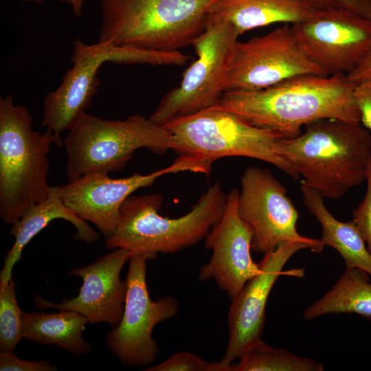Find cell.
Wrapping results in <instances>:
<instances>
[{
    "instance_id": "cell-25",
    "label": "cell",
    "mask_w": 371,
    "mask_h": 371,
    "mask_svg": "<svg viewBox=\"0 0 371 371\" xmlns=\"http://www.w3.org/2000/svg\"><path fill=\"white\" fill-rule=\"evenodd\" d=\"M146 371H232V364L226 366L221 361L207 362L189 352L174 354L164 361L150 366Z\"/></svg>"
},
{
    "instance_id": "cell-4",
    "label": "cell",
    "mask_w": 371,
    "mask_h": 371,
    "mask_svg": "<svg viewBox=\"0 0 371 371\" xmlns=\"http://www.w3.org/2000/svg\"><path fill=\"white\" fill-rule=\"evenodd\" d=\"M54 144L61 146L51 130L32 128L25 106L10 95L0 98V215L5 223L49 195L47 155Z\"/></svg>"
},
{
    "instance_id": "cell-2",
    "label": "cell",
    "mask_w": 371,
    "mask_h": 371,
    "mask_svg": "<svg viewBox=\"0 0 371 371\" xmlns=\"http://www.w3.org/2000/svg\"><path fill=\"white\" fill-rule=\"evenodd\" d=\"M300 135L282 138L276 153L295 170L302 184L324 199H336L366 179L371 137L361 123L320 119L307 124Z\"/></svg>"
},
{
    "instance_id": "cell-29",
    "label": "cell",
    "mask_w": 371,
    "mask_h": 371,
    "mask_svg": "<svg viewBox=\"0 0 371 371\" xmlns=\"http://www.w3.org/2000/svg\"><path fill=\"white\" fill-rule=\"evenodd\" d=\"M319 9H345L371 20V0H311Z\"/></svg>"
},
{
    "instance_id": "cell-16",
    "label": "cell",
    "mask_w": 371,
    "mask_h": 371,
    "mask_svg": "<svg viewBox=\"0 0 371 371\" xmlns=\"http://www.w3.org/2000/svg\"><path fill=\"white\" fill-rule=\"evenodd\" d=\"M238 194L233 189L227 194L223 214L205 237V247L212 254L199 276L201 281L214 280L231 300L260 270L251 256L252 232L238 213Z\"/></svg>"
},
{
    "instance_id": "cell-30",
    "label": "cell",
    "mask_w": 371,
    "mask_h": 371,
    "mask_svg": "<svg viewBox=\"0 0 371 371\" xmlns=\"http://www.w3.org/2000/svg\"><path fill=\"white\" fill-rule=\"evenodd\" d=\"M346 76L353 84L363 80H371V51L361 63Z\"/></svg>"
},
{
    "instance_id": "cell-1",
    "label": "cell",
    "mask_w": 371,
    "mask_h": 371,
    "mask_svg": "<svg viewBox=\"0 0 371 371\" xmlns=\"http://www.w3.org/2000/svg\"><path fill=\"white\" fill-rule=\"evenodd\" d=\"M354 86L344 74H308L263 89L225 91L216 106L284 138H293L305 125L320 119L361 123Z\"/></svg>"
},
{
    "instance_id": "cell-10",
    "label": "cell",
    "mask_w": 371,
    "mask_h": 371,
    "mask_svg": "<svg viewBox=\"0 0 371 371\" xmlns=\"http://www.w3.org/2000/svg\"><path fill=\"white\" fill-rule=\"evenodd\" d=\"M149 255L133 254L126 273V294L118 325L106 335L107 348L124 365L147 366L157 358L159 348L153 338L154 327L175 316L179 302L173 296L150 299L146 283Z\"/></svg>"
},
{
    "instance_id": "cell-22",
    "label": "cell",
    "mask_w": 371,
    "mask_h": 371,
    "mask_svg": "<svg viewBox=\"0 0 371 371\" xmlns=\"http://www.w3.org/2000/svg\"><path fill=\"white\" fill-rule=\"evenodd\" d=\"M370 275L359 268H348L333 286L303 312L306 320L327 314H357L371 319Z\"/></svg>"
},
{
    "instance_id": "cell-28",
    "label": "cell",
    "mask_w": 371,
    "mask_h": 371,
    "mask_svg": "<svg viewBox=\"0 0 371 371\" xmlns=\"http://www.w3.org/2000/svg\"><path fill=\"white\" fill-rule=\"evenodd\" d=\"M353 94L360 113L361 124L371 131V80L355 84Z\"/></svg>"
},
{
    "instance_id": "cell-12",
    "label": "cell",
    "mask_w": 371,
    "mask_h": 371,
    "mask_svg": "<svg viewBox=\"0 0 371 371\" xmlns=\"http://www.w3.org/2000/svg\"><path fill=\"white\" fill-rule=\"evenodd\" d=\"M186 171L208 175L211 168L203 162L179 156L168 167L149 174L112 179L108 173H92L52 188L68 207L94 224L106 238L117 226L123 203L135 191L150 186L165 175Z\"/></svg>"
},
{
    "instance_id": "cell-9",
    "label": "cell",
    "mask_w": 371,
    "mask_h": 371,
    "mask_svg": "<svg viewBox=\"0 0 371 371\" xmlns=\"http://www.w3.org/2000/svg\"><path fill=\"white\" fill-rule=\"evenodd\" d=\"M238 36L231 24L207 15L205 29L191 45L197 58L184 71L179 85L162 98L149 118L164 126L216 105L225 92Z\"/></svg>"
},
{
    "instance_id": "cell-15",
    "label": "cell",
    "mask_w": 371,
    "mask_h": 371,
    "mask_svg": "<svg viewBox=\"0 0 371 371\" xmlns=\"http://www.w3.org/2000/svg\"><path fill=\"white\" fill-rule=\"evenodd\" d=\"M309 249L312 245L299 241L280 243L274 250L264 254L259 262L260 272L247 281L232 299L227 317L228 341L221 361L231 366L255 343L264 331L266 305L278 278L285 273L283 268L297 251Z\"/></svg>"
},
{
    "instance_id": "cell-6",
    "label": "cell",
    "mask_w": 371,
    "mask_h": 371,
    "mask_svg": "<svg viewBox=\"0 0 371 371\" xmlns=\"http://www.w3.org/2000/svg\"><path fill=\"white\" fill-rule=\"evenodd\" d=\"M63 145L69 181L89 174L120 170L138 149L161 155L175 151L177 146L173 134L149 117L133 115L112 120L86 112L68 131Z\"/></svg>"
},
{
    "instance_id": "cell-31",
    "label": "cell",
    "mask_w": 371,
    "mask_h": 371,
    "mask_svg": "<svg viewBox=\"0 0 371 371\" xmlns=\"http://www.w3.org/2000/svg\"><path fill=\"white\" fill-rule=\"evenodd\" d=\"M68 3L72 9L74 14L80 17L82 13L83 4L85 0H60Z\"/></svg>"
},
{
    "instance_id": "cell-20",
    "label": "cell",
    "mask_w": 371,
    "mask_h": 371,
    "mask_svg": "<svg viewBox=\"0 0 371 371\" xmlns=\"http://www.w3.org/2000/svg\"><path fill=\"white\" fill-rule=\"evenodd\" d=\"M303 203L322 227L323 244L335 249L348 268H359L371 277V254L353 221L342 222L328 210L324 198L315 190L301 185Z\"/></svg>"
},
{
    "instance_id": "cell-14",
    "label": "cell",
    "mask_w": 371,
    "mask_h": 371,
    "mask_svg": "<svg viewBox=\"0 0 371 371\" xmlns=\"http://www.w3.org/2000/svg\"><path fill=\"white\" fill-rule=\"evenodd\" d=\"M314 74L323 75L299 46L291 25L235 46L225 91L263 89L290 78Z\"/></svg>"
},
{
    "instance_id": "cell-13",
    "label": "cell",
    "mask_w": 371,
    "mask_h": 371,
    "mask_svg": "<svg viewBox=\"0 0 371 371\" xmlns=\"http://www.w3.org/2000/svg\"><path fill=\"white\" fill-rule=\"evenodd\" d=\"M297 42L324 76L348 74L371 51V20L345 9H320L291 25Z\"/></svg>"
},
{
    "instance_id": "cell-21",
    "label": "cell",
    "mask_w": 371,
    "mask_h": 371,
    "mask_svg": "<svg viewBox=\"0 0 371 371\" xmlns=\"http://www.w3.org/2000/svg\"><path fill=\"white\" fill-rule=\"evenodd\" d=\"M23 337L29 341L52 344L78 356L85 355L91 350V344L83 339L82 334L89 322L75 311L23 312Z\"/></svg>"
},
{
    "instance_id": "cell-5",
    "label": "cell",
    "mask_w": 371,
    "mask_h": 371,
    "mask_svg": "<svg viewBox=\"0 0 371 371\" xmlns=\"http://www.w3.org/2000/svg\"><path fill=\"white\" fill-rule=\"evenodd\" d=\"M215 0H100L98 41L150 51L179 50L205 29Z\"/></svg>"
},
{
    "instance_id": "cell-18",
    "label": "cell",
    "mask_w": 371,
    "mask_h": 371,
    "mask_svg": "<svg viewBox=\"0 0 371 371\" xmlns=\"http://www.w3.org/2000/svg\"><path fill=\"white\" fill-rule=\"evenodd\" d=\"M319 10L311 0H215L207 15L229 23L241 35L273 23L294 25Z\"/></svg>"
},
{
    "instance_id": "cell-3",
    "label": "cell",
    "mask_w": 371,
    "mask_h": 371,
    "mask_svg": "<svg viewBox=\"0 0 371 371\" xmlns=\"http://www.w3.org/2000/svg\"><path fill=\"white\" fill-rule=\"evenodd\" d=\"M227 194L219 183L210 186L187 214L178 218L161 216L159 194L131 195L123 203L115 230L105 239L109 249L123 248L134 254L156 258L197 244L221 219Z\"/></svg>"
},
{
    "instance_id": "cell-11",
    "label": "cell",
    "mask_w": 371,
    "mask_h": 371,
    "mask_svg": "<svg viewBox=\"0 0 371 371\" xmlns=\"http://www.w3.org/2000/svg\"><path fill=\"white\" fill-rule=\"evenodd\" d=\"M240 185L237 210L252 232L254 251L265 254L286 241L309 243L316 254L323 251L325 245L320 239L297 232L298 211L286 188L269 170L250 166L243 173Z\"/></svg>"
},
{
    "instance_id": "cell-26",
    "label": "cell",
    "mask_w": 371,
    "mask_h": 371,
    "mask_svg": "<svg viewBox=\"0 0 371 371\" xmlns=\"http://www.w3.org/2000/svg\"><path fill=\"white\" fill-rule=\"evenodd\" d=\"M367 189L363 200L353 210V222L371 254V159L366 173Z\"/></svg>"
},
{
    "instance_id": "cell-8",
    "label": "cell",
    "mask_w": 371,
    "mask_h": 371,
    "mask_svg": "<svg viewBox=\"0 0 371 371\" xmlns=\"http://www.w3.org/2000/svg\"><path fill=\"white\" fill-rule=\"evenodd\" d=\"M71 61L73 65L65 73L59 87L47 93L43 100L41 125L53 132L61 146V133L70 129L97 93L100 85L98 71L103 64L110 62L183 66L187 56L179 50L150 51L101 41L88 45L78 38L74 42Z\"/></svg>"
},
{
    "instance_id": "cell-32",
    "label": "cell",
    "mask_w": 371,
    "mask_h": 371,
    "mask_svg": "<svg viewBox=\"0 0 371 371\" xmlns=\"http://www.w3.org/2000/svg\"><path fill=\"white\" fill-rule=\"evenodd\" d=\"M22 1L28 2V3H42L45 2L46 0H22Z\"/></svg>"
},
{
    "instance_id": "cell-27",
    "label": "cell",
    "mask_w": 371,
    "mask_h": 371,
    "mask_svg": "<svg viewBox=\"0 0 371 371\" xmlns=\"http://www.w3.org/2000/svg\"><path fill=\"white\" fill-rule=\"evenodd\" d=\"M57 367L46 360L31 361L18 358L13 351H1V371H54Z\"/></svg>"
},
{
    "instance_id": "cell-24",
    "label": "cell",
    "mask_w": 371,
    "mask_h": 371,
    "mask_svg": "<svg viewBox=\"0 0 371 371\" xmlns=\"http://www.w3.org/2000/svg\"><path fill=\"white\" fill-rule=\"evenodd\" d=\"M23 312L18 305L12 278L0 281V348L14 351L23 337Z\"/></svg>"
},
{
    "instance_id": "cell-17",
    "label": "cell",
    "mask_w": 371,
    "mask_h": 371,
    "mask_svg": "<svg viewBox=\"0 0 371 371\" xmlns=\"http://www.w3.org/2000/svg\"><path fill=\"white\" fill-rule=\"evenodd\" d=\"M133 254L117 248L91 264L71 270L69 275L79 276L83 282L76 297L56 304L37 296L35 305L75 311L92 324L104 322L113 328L117 326L123 314L126 294V281L121 279L120 273Z\"/></svg>"
},
{
    "instance_id": "cell-7",
    "label": "cell",
    "mask_w": 371,
    "mask_h": 371,
    "mask_svg": "<svg viewBox=\"0 0 371 371\" xmlns=\"http://www.w3.org/2000/svg\"><path fill=\"white\" fill-rule=\"evenodd\" d=\"M174 135L179 156L210 166L226 157H245L275 166L294 180L300 179L293 167L275 150L283 136L277 131L253 125L216 105L164 125Z\"/></svg>"
},
{
    "instance_id": "cell-19",
    "label": "cell",
    "mask_w": 371,
    "mask_h": 371,
    "mask_svg": "<svg viewBox=\"0 0 371 371\" xmlns=\"http://www.w3.org/2000/svg\"><path fill=\"white\" fill-rule=\"evenodd\" d=\"M58 218L69 221L76 227V239L91 243L100 238V234L68 207L51 186L47 198L28 207L12 225L10 233L14 237V243L5 258L0 281L12 277V269L21 259L27 244L52 221Z\"/></svg>"
},
{
    "instance_id": "cell-23",
    "label": "cell",
    "mask_w": 371,
    "mask_h": 371,
    "mask_svg": "<svg viewBox=\"0 0 371 371\" xmlns=\"http://www.w3.org/2000/svg\"><path fill=\"white\" fill-rule=\"evenodd\" d=\"M324 366L311 358L276 348L262 339L253 344L232 364V371H323Z\"/></svg>"
}]
</instances>
